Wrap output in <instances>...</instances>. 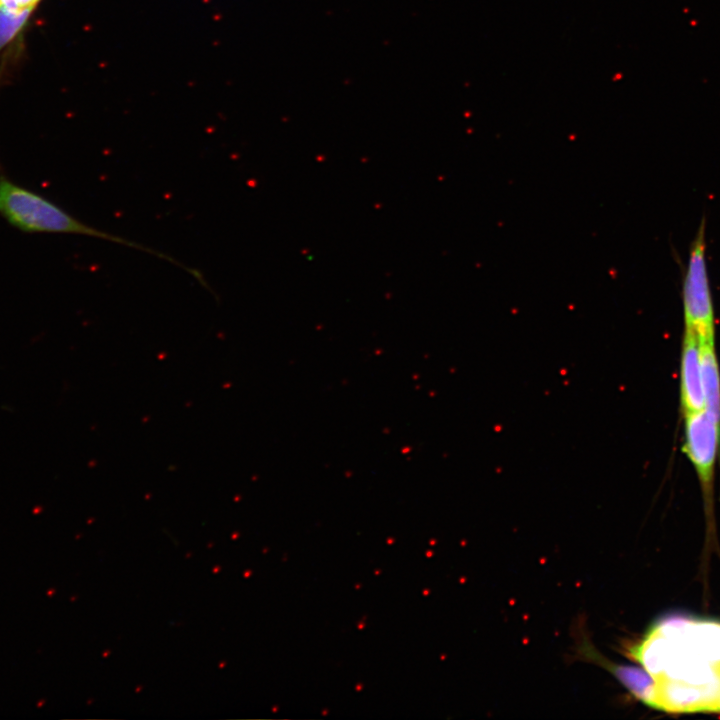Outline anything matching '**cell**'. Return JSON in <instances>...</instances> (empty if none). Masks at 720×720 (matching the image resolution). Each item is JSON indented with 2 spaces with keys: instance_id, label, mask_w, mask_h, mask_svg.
I'll use <instances>...</instances> for the list:
<instances>
[{
  "instance_id": "ba28073f",
  "label": "cell",
  "mask_w": 720,
  "mask_h": 720,
  "mask_svg": "<svg viewBox=\"0 0 720 720\" xmlns=\"http://www.w3.org/2000/svg\"><path fill=\"white\" fill-rule=\"evenodd\" d=\"M41 0H0V8L13 13L21 14L26 11H34Z\"/></svg>"
},
{
  "instance_id": "52a82bcc",
  "label": "cell",
  "mask_w": 720,
  "mask_h": 720,
  "mask_svg": "<svg viewBox=\"0 0 720 720\" xmlns=\"http://www.w3.org/2000/svg\"><path fill=\"white\" fill-rule=\"evenodd\" d=\"M714 344L715 340L699 341V351L704 411L720 427V373Z\"/></svg>"
},
{
  "instance_id": "8992f818",
  "label": "cell",
  "mask_w": 720,
  "mask_h": 720,
  "mask_svg": "<svg viewBox=\"0 0 720 720\" xmlns=\"http://www.w3.org/2000/svg\"><path fill=\"white\" fill-rule=\"evenodd\" d=\"M33 12L13 14L0 8V85L23 53L24 33Z\"/></svg>"
},
{
  "instance_id": "6da1fadb",
  "label": "cell",
  "mask_w": 720,
  "mask_h": 720,
  "mask_svg": "<svg viewBox=\"0 0 720 720\" xmlns=\"http://www.w3.org/2000/svg\"><path fill=\"white\" fill-rule=\"evenodd\" d=\"M656 686L681 684L720 691V622L669 617L630 649Z\"/></svg>"
},
{
  "instance_id": "3957f363",
  "label": "cell",
  "mask_w": 720,
  "mask_h": 720,
  "mask_svg": "<svg viewBox=\"0 0 720 720\" xmlns=\"http://www.w3.org/2000/svg\"><path fill=\"white\" fill-rule=\"evenodd\" d=\"M705 219L691 244L682 285L684 328L699 341L715 340L714 309L706 262Z\"/></svg>"
},
{
  "instance_id": "277c9868",
  "label": "cell",
  "mask_w": 720,
  "mask_h": 720,
  "mask_svg": "<svg viewBox=\"0 0 720 720\" xmlns=\"http://www.w3.org/2000/svg\"><path fill=\"white\" fill-rule=\"evenodd\" d=\"M684 418L683 449L696 471L706 504L710 505L720 451V427L704 410L684 415Z\"/></svg>"
},
{
  "instance_id": "9c48e42d",
  "label": "cell",
  "mask_w": 720,
  "mask_h": 720,
  "mask_svg": "<svg viewBox=\"0 0 720 720\" xmlns=\"http://www.w3.org/2000/svg\"><path fill=\"white\" fill-rule=\"evenodd\" d=\"M717 713H720V705H719V708H718V711H717Z\"/></svg>"
},
{
  "instance_id": "5b68a950",
  "label": "cell",
  "mask_w": 720,
  "mask_h": 720,
  "mask_svg": "<svg viewBox=\"0 0 720 720\" xmlns=\"http://www.w3.org/2000/svg\"><path fill=\"white\" fill-rule=\"evenodd\" d=\"M680 405L683 415L704 410L699 341L684 328L680 360Z\"/></svg>"
},
{
  "instance_id": "7a4b0ae2",
  "label": "cell",
  "mask_w": 720,
  "mask_h": 720,
  "mask_svg": "<svg viewBox=\"0 0 720 720\" xmlns=\"http://www.w3.org/2000/svg\"><path fill=\"white\" fill-rule=\"evenodd\" d=\"M0 216L25 233L70 234L95 237L148 253L181 268L172 256L79 220L45 196L0 174Z\"/></svg>"
}]
</instances>
